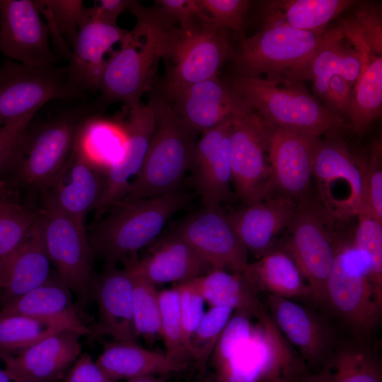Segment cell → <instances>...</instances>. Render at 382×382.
I'll return each mask as SVG.
<instances>
[{"instance_id": "6da1fadb", "label": "cell", "mask_w": 382, "mask_h": 382, "mask_svg": "<svg viewBox=\"0 0 382 382\" xmlns=\"http://www.w3.org/2000/svg\"><path fill=\"white\" fill-rule=\"evenodd\" d=\"M130 11L137 23L107 61L98 88L100 96L96 102L99 108L115 103H123L127 110L139 105L142 96L151 89L158 63L168 50L173 21L159 9L144 8L138 1Z\"/></svg>"}, {"instance_id": "7a4b0ae2", "label": "cell", "mask_w": 382, "mask_h": 382, "mask_svg": "<svg viewBox=\"0 0 382 382\" xmlns=\"http://www.w3.org/2000/svg\"><path fill=\"white\" fill-rule=\"evenodd\" d=\"M149 103L155 117L153 134L143 165L120 202L175 191L190 168L199 132L173 110L164 90L153 94Z\"/></svg>"}, {"instance_id": "3957f363", "label": "cell", "mask_w": 382, "mask_h": 382, "mask_svg": "<svg viewBox=\"0 0 382 382\" xmlns=\"http://www.w3.org/2000/svg\"><path fill=\"white\" fill-rule=\"evenodd\" d=\"M188 194L179 189L161 195L120 202L88 235L94 258L117 264L156 239L170 219L185 207Z\"/></svg>"}, {"instance_id": "277c9868", "label": "cell", "mask_w": 382, "mask_h": 382, "mask_svg": "<svg viewBox=\"0 0 382 382\" xmlns=\"http://www.w3.org/2000/svg\"><path fill=\"white\" fill-rule=\"evenodd\" d=\"M236 75L230 81L235 92L270 129L294 131L311 137L335 135L344 120L294 83Z\"/></svg>"}, {"instance_id": "5b68a950", "label": "cell", "mask_w": 382, "mask_h": 382, "mask_svg": "<svg viewBox=\"0 0 382 382\" xmlns=\"http://www.w3.org/2000/svg\"><path fill=\"white\" fill-rule=\"evenodd\" d=\"M100 108L83 103L28 126L11 173L13 183L45 192L69 159L83 125Z\"/></svg>"}, {"instance_id": "8992f818", "label": "cell", "mask_w": 382, "mask_h": 382, "mask_svg": "<svg viewBox=\"0 0 382 382\" xmlns=\"http://www.w3.org/2000/svg\"><path fill=\"white\" fill-rule=\"evenodd\" d=\"M336 221L319 199L310 195L296 202L295 214L277 247L294 260L311 299L325 303L326 285L335 258Z\"/></svg>"}, {"instance_id": "52a82bcc", "label": "cell", "mask_w": 382, "mask_h": 382, "mask_svg": "<svg viewBox=\"0 0 382 382\" xmlns=\"http://www.w3.org/2000/svg\"><path fill=\"white\" fill-rule=\"evenodd\" d=\"M325 304L360 335L371 332L381 315L382 296L371 282L367 260L354 247L352 238L339 229L326 285Z\"/></svg>"}, {"instance_id": "ba28073f", "label": "cell", "mask_w": 382, "mask_h": 382, "mask_svg": "<svg viewBox=\"0 0 382 382\" xmlns=\"http://www.w3.org/2000/svg\"><path fill=\"white\" fill-rule=\"evenodd\" d=\"M231 115V183L236 196L248 206L272 197L270 128L238 94Z\"/></svg>"}, {"instance_id": "9c48e42d", "label": "cell", "mask_w": 382, "mask_h": 382, "mask_svg": "<svg viewBox=\"0 0 382 382\" xmlns=\"http://www.w3.org/2000/svg\"><path fill=\"white\" fill-rule=\"evenodd\" d=\"M326 29L298 30L285 25H263L249 37L242 36L233 61L238 75L279 81L305 62L325 37Z\"/></svg>"}, {"instance_id": "30bf717a", "label": "cell", "mask_w": 382, "mask_h": 382, "mask_svg": "<svg viewBox=\"0 0 382 382\" xmlns=\"http://www.w3.org/2000/svg\"><path fill=\"white\" fill-rule=\"evenodd\" d=\"M365 162L354 157L337 134L318 142L313 165L318 199L339 223L356 217L366 204Z\"/></svg>"}, {"instance_id": "8fae6325", "label": "cell", "mask_w": 382, "mask_h": 382, "mask_svg": "<svg viewBox=\"0 0 382 382\" xmlns=\"http://www.w3.org/2000/svg\"><path fill=\"white\" fill-rule=\"evenodd\" d=\"M40 219L45 248L59 276L81 307L91 301L94 257L84 222L43 202Z\"/></svg>"}, {"instance_id": "7c38bea8", "label": "cell", "mask_w": 382, "mask_h": 382, "mask_svg": "<svg viewBox=\"0 0 382 382\" xmlns=\"http://www.w3.org/2000/svg\"><path fill=\"white\" fill-rule=\"evenodd\" d=\"M257 322L250 337L216 369L219 382H279L301 376V363L270 315Z\"/></svg>"}, {"instance_id": "4fadbf2b", "label": "cell", "mask_w": 382, "mask_h": 382, "mask_svg": "<svg viewBox=\"0 0 382 382\" xmlns=\"http://www.w3.org/2000/svg\"><path fill=\"white\" fill-rule=\"evenodd\" d=\"M229 49L226 29L212 23L175 28L163 59L171 62L166 69L165 93L217 77Z\"/></svg>"}, {"instance_id": "5bb4252c", "label": "cell", "mask_w": 382, "mask_h": 382, "mask_svg": "<svg viewBox=\"0 0 382 382\" xmlns=\"http://www.w3.org/2000/svg\"><path fill=\"white\" fill-rule=\"evenodd\" d=\"M58 98H71L65 66L30 67L8 59L0 65V127Z\"/></svg>"}, {"instance_id": "9a60e30c", "label": "cell", "mask_w": 382, "mask_h": 382, "mask_svg": "<svg viewBox=\"0 0 382 382\" xmlns=\"http://www.w3.org/2000/svg\"><path fill=\"white\" fill-rule=\"evenodd\" d=\"M0 51L6 59L30 67L60 60L51 47L36 1L0 0Z\"/></svg>"}, {"instance_id": "2e32d148", "label": "cell", "mask_w": 382, "mask_h": 382, "mask_svg": "<svg viewBox=\"0 0 382 382\" xmlns=\"http://www.w3.org/2000/svg\"><path fill=\"white\" fill-rule=\"evenodd\" d=\"M213 267L242 274L249 253L221 207H203L181 221L173 230Z\"/></svg>"}, {"instance_id": "e0dca14e", "label": "cell", "mask_w": 382, "mask_h": 382, "mask_svg": "<svg viewBox=\"0 0 382 382\" xmlns=\"http://www.w3.org/2000/svg\"><path fill=\"white\" fill-rule=\"evenodd\" d=\"M319 139L294 131L270 128L272 196H286L298 202L309 195Z\"/></svg>"}, {"instance_id": "ac0fdd59", "label": "cell", "mask_w": 382, "mask_h": 382, "mask_svg": "<svg viewBox=\"0 0 382 382\" xmlns=\"http://www.w3.org/2000/svg\"><path fill=\"white\" fill-rule=\"evenodd\" d=\"M127 30L87 14L86 7L78 34L65 66L66 87L71 98L98 90L108 59L105 55L121 42Z\"/></svg>"}, {"instance_id": "d6986e66", "label": "cell", "mask_w": 382, "mask_h": 382, "mask_svg": "<svg viewBox=\"0 0 382 382\" xmlns=\"http://www.w3.org/2000/svg\"><path fill=\"white\" fill-rule=\"evenodd\" d=\"M81 332L65 329L15 355L0 359L14 382H62L82 353Z\"/></svg>"}, {"instance_id": "ffe728a7", "label": "cell", "mask_w": 382, "mask_h": 382, "mask_svg": "<svg viewBox=\"0 0 382 382\" xmlns=\"http://www.w3.org/2000/svg\"><path fill=\"white\" fill-rule=\"evenodd\" d=\"M231 127L229 115L215 127L202 132L195 144L190 168L194 169L203 207H220L232 197Z\"/></svg>"}, {"instance_id": "44dd1931", "label": "cell", "mask_w": 382, "mask_h": 382, "mask_svg": "<svg viewBox=\"0 0 382 382\" xmlns=\"http://www.w3.org/2000/svg\"><path fill=\"white\" fill-rule=\"evenodd\" d=\"M107 170L91 163L74 145L72 154L50 187L42 193L47 202L84 222L99 206L106 184Z\"/></svg>"}, {"instance_id": "7402d4cb", "label": "cell", "mask_w": 382, "mask_h": 382, "mask_svg": "<svg viewBox=\"0 0 382 382\" xmlns=\"http://www.w3.org/2000/svg\"><path fill=\"white\" fill-rule=\"evenodd\" d=\"M91 298L98 306L96 333L108 335L114 341L138 344L133 316V288L128 271L114 263H105L91 284Z\"/></svg>"}, {"instance_id": "603a6c76", "label": "cell", "mask_w": 382, "mask_h": 382, "mask_svg": "<svg viewBox=\"0 0 382 382\" xmlns=\"http://www.w3.org/2000/svg\"><path fill=\"white\" fill-rule=\"evenodd\" d=\"M296 210V202L275 195L228 214L239 238L256 259L274 248L284 234Z\"/></svg>"}, {"instance_id": "cb8c5ba5", "label": "cell", "mask_w": 382, "mask_h": 382, "mask_svg": "<svg viewBox=\"0 0 382 382\" xmlns=\"http://www.w3.org/2000/svg\"><path fill=\"white\" fill-rule=\"evenodd\" d=\"M127 110L129 115L124 127L127 137L125 149L120 160L107 170L105 191L96 210L98 216L126 195L130 179L137 176L143 165L153 134L155 117L149 102Z\"/></svg>"}, {"instance_id": "d4e9b609", "label": "cell", "mask_w": 382, "mask_h": 382, "mask_svg": "<svg viewBox=\"0 0 382 382\" xmlns=\"http://www.w3.org/2000/svg\"><path fill=\"white\" fill-rule=\"evenodd\" d=\"M352 46L341 25L329 28L313 54L279 81L299 83L312 80L315 92L323 99L330 79L335 75L341 76L354 86L361 63L358 52Z\"/></svg>"}, {"instance_id": "484cf974", "label": "cell", "mask_w": 382, "mask_h": 382, "mask_svg": "<svg viewBox=\"0 0 382 382\" xmlns=\"http://www.w3.org/2000/svg\"><path fill=\"white\" fill-rule=\"evenodd\" d=\"M267 304L273 323L304 361L310 364L324 363L332 352L333 335L329 327L291 299L267 294Z\"/></svg>"}, {"instance_id": "4316f807", "label": "cell", "mask_w": 382, "mask_h": 382, "mask_svg": "<svg viewBox=\"0 0 382 382\" xmlns=\"http://www.w3.org/2000/svg\"><path fill=\"white\" fill-rule=\"evenodd\" d=\"M50 266L40 214L22 243L0 260L2 306L43 283Z\"/></svg>"}, {"instance_id": "83f0119b", "label": "cell", "mask_w": 382, "mask_h": 382, "mask_svg": "<svg viewBox=\"0 0 382 382\" xmlns=\"http://www.w3.org/2000/svg\"><path fill=\"white\" fill-rule=\"evenodd\" d=\"M141 272L156 284L189 281L213 270L211 265L180 234L173 231L154 242L138 259Z\"/></svg>"}, {"instance_id": "f1b7e54d", "label": "cell", "mask_w": 382, "mask_h": 382, "mask_svg": "<svg viewBox=\"0 0 382 382\" xmlns=\"http://www.w3.org/2000/svg\"><path fill=\"white\" fill-rule=\"evenodd\" d=\"M166 96L177 114L199 133L215 127L231 115L237 98L230 84L218 77L189 85Z\"/></svg>"}, {"instance_id": "f546056e", "label": "cell", "mask_w": 382, "mask_h": 382, "mask_svg": "<svg viewBox=\"0 0 382 382\" xmlns=\"http://www.w3.org/2000/svg\"><path fill=\"white\" fill-rule=\"evenodd\" d=\"M96 364L111 382L179 371L185 364L176 361L166 353L146 349L139 344L114 341L104 345Z\"/></svg>"}, {"instance_id": "4dcf8cb0", "label": "cell", "mask_w": 382, "mask_h": 382, "mask_svg": "<svg viewBox=\"0 0 382 382\" xmlns=\"http://www.w3.org/2000/svg\"><path fill=\"white\" fill-rule=\"evenodd\" d=\"M257 293L286 299L310 298L306 282L291 257L276 247L252 263L241 274Z\"/></svg>"}, {"instance_id": "1f68e13d", "label": "cell", "mask_w": 382, "mask_h": 382, "mask_svg": "<svg viewBox=\"0 0 382 382\" xmlns=\"http://www.w3.org/2000/svg\"><path fill=\"white\" fill-rule=\"evenodd\" d=\"M349 0H281L263 3V25H285L307 31L325 30L326 25L352 6Z\"/></svg>"}, {"instance_id": "d6a6232c", "label": "cell", "mask_w": 382, "mask_h": 382, "mask_svg": "<svg viewBox=\"0 0 382 382\" xmlns=\"http://www.w3.org/2000/svg\"><path fill=\"white\" fill-rule=\"evenodd\" d=\"M65 329H74L84 335H94L81 318L0 316V357L19 354L47 336Z\"/></svg>"}, {"instance_id": "836d02e7", "label": "cell", "mask_w": 382, "mask_h": 382, "mask_svg": "<svg viewBox=\"0 0 382 382\" xmlns=\"http://www.w3.org/2000/svg\"><path fill=\"white\" fill-rule=\"evenodd\" d=\"M361 68L353 88L348 115L351 127L357 133L366 130L381 113L382 56L369 45L357 47Z\"/></svg>"}, {"instance_id": "e575fe53", "label": "cell", "mask_w": 382, "mask_h": 382, "mask_svg": "<svg viewBox=\"0 0 382 382\" xmlns=\"http://www.w3.org/2000/svg\"><path fill=\"white\" fill-rule=\"evenodd\" d=\"M11 315L80 318L74 305L73 293L56 270H52L49 277L37 287L1 306L0 316Z\"/></svg>"}, {"instance_id": "d590c367", "label": "cell", "mask_w": 382, "mask_h": 382, "mask_svg": "<svg viewBox=\"0 0 382 382\" xmlns=\"http://www.w3.org/2000/svg\"><path fill=\"white\" fill-rule=\"evenodd\" d=\"M195 279L204 301L212 306H228L257 321L269 316L257 292L241 274L213 270Z\"/></svg>"}, {"instance_id": "8d00e7d4", "label": "cell", "mask_w": 382, "mask_h": 382, "mask_svg": "<svg viewBox=\"0 0 382 382\" xmlns=\"http://www.w3.org/2000/svg\"><path fill=\"white\" fill-rule=\"evenodd\" d=\"M303 382H382L381 366L367 347L345 343L332 352L318 373Z\"/></svg>"}, {"instance_id": "74e56055", "label": "cell", "mask_w": 382, "mask_h": 382, "mask_svg": "<svg viewBox=\"0 0 382 382\" xmlns=\"http://www.w3.org/2000/svg\"><path fill=\"white\" fill-rule=\"evenodd\" d=\"M137 255L122 262L131 277L133 288V316L137 334L149 344L161 337L158 292L139 270Z\"/></svg>"}, {"instance_id": "f35d334b", "label": "cell", "mask_w": 382, "mask_h": 382, "mask_svg": "<svg viewBox=\"0 0 382 382\" xmlns=\"http://www.w3.org/2000/svg\"><path fill=\"white\" fill-rule=\"evenodd\" d=\"M126 139L124 129L93 117L83 125L76 144L91 163L107 170L121 158Z\"/></svg>"}, {"instance_id": "ab89813d", "label": "cell", "mask_w": 382, "mask_h": 382, "mask_svg": "<svg viewBox=\"0 0 382 382\" xmlns=\"http://www.w3.org/2000/svg\"><path fill=\"white\" fill-rule=\"evenodd\" d=\"M46 19L49 35L58 55L69 60L82 20L85 6L81 0L36 1Z\"/></svg>"}, {"instance_id": "60d3db41", "label": "cell", "mask_w": 382, "mask_h": 382, "mask_svg": "<svg viewBox=\"0 0 382 382\" xmlns=\"http://www.w3.org/2000/svg\"><path fill=\"white\" fill-rule=\"evenodd\" d=\"M356 217L357 223L352 243L365 255L371 282L382 296V222L366 205L361 208Z\"/></svg>"}, {"instance_id": "b9f144b4", "label": "cell", "mask_w": 382, "mask_h": 382, "mask_svg": "<svg viewBox=\"0 0 382 382\" xmlns=\"http://www.w3.org/2000/svg\"><path fill=\"white\" fill-rule=\"evenodd\" d=\"M161 335L166 354L170 359L185 363L187 357L183 343L180 299L178 286L158 292Z\"/></svg>"}, {"instance_id": "7bdbcfd3", "label": "cell", "mask_w": 382, "mask_h": 382, "mask_svg": "<svg viewBox=\"0 0 382 382\" xmlns=\"http://www.w3.org/2000/svg\"><path fill=\"white\" fill-rule=\"evenodd\" d=\"M234 310L228 306H217L204 313L193 332L189 346V355L201 366L212 355L218 340Z\"/></svg>"}, {"instance_id": "ee69618b", "label": "cell", "mask_w": 382, "mask_h": 382, "mask_svg": "<svg viewBox=\"0 0 382 382\" xmlns=\"http://www.w3.org/2000/svg\"><path fill=\"white\" fill-rule=\"evenodd\" d=\"M40 212L11 200L0 205V260L22 243Z\"/></svg>"}, {"instance_id": "f6af8a7d", "label": "cell", "mask_w": 382, "mask_h": 382, "mask_svg": "<svg viewBox=\"0 0 382 382\" xmlns=\"http://www.w3.org/2000/svg\"><path fill=\"white\" fill-rule=\"evenodd\" d=\"M251 316L235 311L223 330L214 350L212 353L214 364L217 369L224 364L233 352L252 334L254 326L251 323Z\"/></svg>"}, {"instance_id": "bcb514c9", "label": "cell", "mask_w": 382, "mask_h": 382, "mask_svg": "<svg viewBox=\"0 0 382 382\" xmlns=\"http://www.w3.org/2000/svg\"><path fill=\"white\" fill-rule=\"evenodd\" d=\"M183 343L187 357L191 336L204 314V299L196 279H192L178 284Z\"/></svg>"}, {"instance_id": "7dc6e473", "label": "cell", "mask_w": 382, "mask_h": 382, "mask_svg": "<svg viewBox=\"0 0 382 382\" xmlns=\"http://www.w3.org/2000/svg\"><path fill=\"white\" fill-rule=\"evenodd\" d=\"M36 112L13 118L0 127V178L11 173L27 129Z\"/></svg>"}, {"instance_id": "c3c4849f", "label": "cell", "mask_w": 382, "mask_h": 382, "mask_svg": "<svg viewBox=\"0 0 382 382\" xmlns=\"http://www.w3.org/2000/svg\"><path fill=\"white\" fill-rule=\"evenodd\" d=\"M202 11L210 13V21L221 28L241 32L244 26L250 1L247 0H197Z\"/></svg>"}, {"instance_id": "681fc988", "label": "cell", "mask_w": 382, "mask_h": 382, "mask_svg": "<svg viewBox=\"0 0 382 382\" xmlns=\"http://www.w3.org/2000/svg\"><path fill=\"white\" fill-rule=\"evenodd\" d=\"M381 144L372 146L369 158L365 162L366 206L382 222Z\"/></svg>"}, {"instance_id": "f907efd6", "label": "cell", "mask_w": 382, "mask_h": 382, "mask_svg": "<svg viewBox=\"0 0 382 382\" xmlns=\"http://www.w3.org/2000/svg\"><path fill=\"white\" fill-rule=\"evenodd\" d=\"M156 2L160 6L159 10L170 21L178 22L181 29L201 23H212L197 0H158Z\"/></svg>"}, {"instance_id": "816d5d0a", "label": "cell", "mask_w": 382, "mask_h": 382, "mask_svg": "<svg viewBox=\"0 0 382 382\" xmlns=\"http://www.w3.org/2000/svg\"><path fill=\"white\" fill-rule=\"evenodd\" d=\"M353 20L372 50L381 54L382 25L379 9L368 5L361 6Z\"/></svg>"}, {"instance_id": "f5cc1de1", "label": "cell", "mask_w": 382, "mask_h": 382, "mask_svg": "<svg viewBox=\"0 0 382 382\" xmlns=\"http://www.w3.org/2000/svg\"><path fill=\"white\" fill-rule=\"evenodd\" d=\"M62 382H111L88 353H81Z\"/></svg>"}, {"instance_id": "db71d44e", "label": "cell", "mask_w": 382, "mask_h": 382, "mask_svg": "<svg viewBox=\"0 0 382 382\" xmlns=\"http://www.w3.org/2000/svg\"><path fill=\"white\" fill-rule=\"evenodd\" d=\"M353 93V85L339 75L333 76L329 81L324 99L333 108L334 112L348 114Z\"/></svg>"}, {"instance_id": "11a10c76", "label": "cell", "mask_w": 382, "mask_h": 382, "mask_svg": "<svg viewBox=\"0 0 382 382\" xmlns=\"http://www.w3.org/2000/svg\"><path fill=\"white\" fill-rule=\"evenodd\" d=\"M137 1L132 0H101L98 4L86 7V11L90 16L100 21L117 24L119 16L126 10H130Z\"/></svg>"}, {"instance_id": "9f6ffc18", "label": "cell", "mask_w": 382, "mask_h": 382, "mask_svg": "<svg viewBox=\"0 0 382 382\" xmlns=\"http://www.w3.org/2000/svg\"><path fill=\"white\" fill-rule=\"evenodd\" d=\"M13 186V182L12 180L0 178V205L10 200Z\"/></svg>"}, {"instance_id": "6f0895ef", "label": "cell", "mask_w": 382, "mask_h": 382, "mask_svg": "<svg viewBox=\"0 0 382 382\" xmlns=\"http://www.w3.org/2000/svg\"><path fill=\"white\" fill-rule=\"evenodd\" d=\"M125 382H163L154 378L153 376H146L138 378H132Z\"/></svg>"}, {"instance_id": "680465c9", "label": "cell", "mask_w": 382, "mask_h": 382, "mask_svg": "<svg viewBox=\"0 0 382 382\" xmlns=\"http://www.w3.org/2000/svg\"><path fill=\"white\" fill-rule=\"evenodd\" d=\"M0 382H14L4 368H0Z\"/></svg>"}, {"instance_id": "91938a15", "label": "cell", "mask_w": 382, "mask_h": 382, "mask_svg": "<svg viewBox=\"0 0 382 382\" xmlns=\"http://www.w3.org/2000/svg\"><path fill=\"white\" fill-rule=\"evenodd\" d=\"M297 379L298 378H289V379L282 380L279 382H296Z\"/></svg>"}]
</instances>
